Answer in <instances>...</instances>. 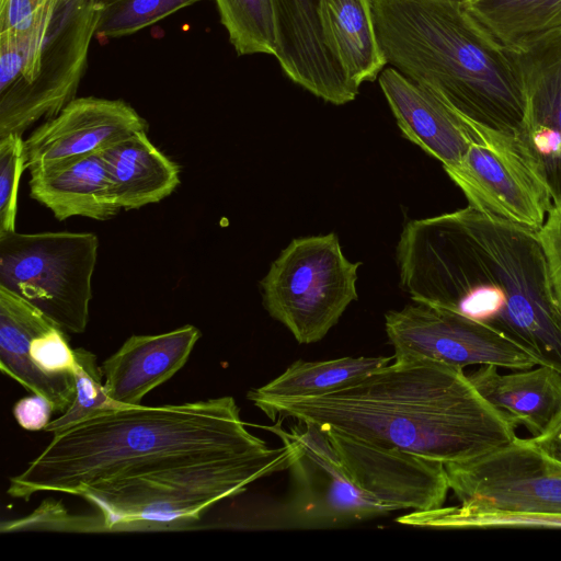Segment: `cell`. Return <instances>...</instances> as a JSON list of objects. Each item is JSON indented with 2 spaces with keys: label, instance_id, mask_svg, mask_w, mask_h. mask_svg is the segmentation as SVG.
Listing matches in <instances>:
<instances>
[{
  "label": "cell",
  "instance_id": "cell-1",
  "mask_svg": "<svg viewBox=\"0 0 561 561\" xmlns=\"http://www.w3.org/2000/svg\"><path fill=\"white\" fill-rule=\"evenodd\" d=\"M255 407L272 420L314 423L444 466L468 462L516 437L463 369L430 359H393L342 390Z\"/></svg>",
  "mask_w": 561,
  "mask_h": 561
},
{
  "label": "cell",
  "instance_id": "cell-2",
  "mask_svg": "<svg viewBox=\"0 0 561 561\" xmlns=\"http://www.w3.org/2000/svg\"><path fill=\"white\" fill-rule=\"evenodd\" d=\"M230 396L157 407H122L53 435L7 493L28 501L41 492L80 496L88 488L199 460L262 453Z\"/></svg>",
  "mask_w": 561,
  "mask_h": 561
},
{
  "label": "cell",
  "instance_id": "cell-3",
  "mask_svg": "<svg viewBox=\"0 0 561 561\" xmlns=\"http://www.w3.org/2000/svg\"><path fill=\"white\" fill-rule=\"evenodd\" d=\"M387 64L461 117L518 135L526 98L507 51L459 0H373Z\"/></svg>",
  "mask_w": 561,
  "mask_h": 561
},
{
  "label": "cell",
  "instance_id": "cell-4",
  "mask_svg": "<svg viewBox=\"0 0 561 561\" xmlns=\"http://www.w3.org/2000/svg\"><path fill=\"white\" fill-rule=\"evenodd\" d=\"M295 451L288 517L300 527H332L397 511L444 505L445 466L350 437L314 423L265 427Z\"/></svg>",
  "mask_w": 561,
  "mask_h": 561
},
{
  "label": "cell",
  "instance_id": "cell-5",
  "mask_svg": "<svg viewBox=\"0 0 561 561\" xmlns=\"http://www.w3.org/2000/svg\"><path fill=\"white\" fill-rule=\"evenodd\" d=\"M282 443L262 453L199 460L94 485L80 497L99 511L105 531L186 529L214 504L289 469L295 451Z\"/></svg>",
  "mask_w": 561,
  "mask_h": 561
},
{
  "label": "cell",
  "instance_id": "cell-6",
  "mask_svg": "<svg viewBox=\"0 0 561 561\" xmlns=\"http://www.w3.org/2000/svg\"><path fill=\"white\" fill-rule=\"evenodd\" d=\"M456 213L506 296L505 309L492 324L527 348L538 365L561 375V308L537 231L470 206Z\"/></svg>",
  "mask_w": 561,
  "mask_h": 561
},
{
  "label": "cell",
  "instance_id": "cell-7",
  "mask_svg": "<svg viewBox=\"0 0 561 561\" xmlns=\"http://www.w3.org/2000/svg\"><path fill=\"white\" fill-rule=\"evenodd\" d=\"M99 240L91 232L0 234V285L39 309L65 332L89 322Z\"/></svg>",
  "mask_w": 561,
  "mask_h": 561
},
{
  "label": "cell",
  "instance_id": "cell-8",
  "mask_svg": "<svg viewBox=\"0 0 561 561\" xmlns=\"http://www.w3.org/2000/svg\"><path fill=\"white\" fill-rule=\"evenodd\" d=\"M360 264L346 259L334 232L294 239L260 282L263 305L298 343L319 342L357 300Z\"/></svg>",
  "mask_w": 561,
  "mask_h": 561
},
{
  "label": "cell",
  "instance_id": "cell-9",
  "mask_svg": "<svg viewBox=\"0 0 561 561\" xmlns=\"http://www.w3.org/2000/svg\"><path fill=\"white\" fill-rule=\"evenodd\" d=\"M466 121L473 139L461 160L444 170L473 209L538 231L554 207L552 195L517 135Z\"/></svg>",
  "mask_w": 561,
  "mask_h": 561
},
{
  "label": "cell",
  "instance_id": "cell-10",
  "mask_svg": "<svg viewBox=\"0 0 561 561\" xmlns=\"http://www.w3.org/2000/svg\"><path fill=\"white\" fill-rule=\"evenodd\" d=\"M101 4L102 0H57L36 77L0 91V138L22 136L35 122L56 116L76 99Z\"/></svg>",
  "mask_w": 561,
  "mask_h": 561
},
{
  "label": "cell",
  "instance_id": "cell-11",
  "mask_svg": "<svg viewBox=\"0 0 561 561\" xmlns=\"http://www.w3.org/2000/svg\"><path fill=\"white\" fill-rule=\"evenodd\" d=\"M393 359H430L463 369L495 365L528 369L537 358L495 325L457 312L414 302L385 316Z\"/></svg>",
  "mask_w": 561,
  "mask_h": 561
},
{
  "label": "cell",
  "instance_id": "cell-12",
  "mask_svg": "<svg viewBox=\"0 0 561 561\" xmlns=\"http://www.w3.org/2000/svg\"><path fill=\"white\" fill-rule=\"evenodd\" d=\"M445 469L460 505L561 513V462L529 438L516 436L501 448Z\"/></svg>",
  "mask_w": 561,
  "mask_h": 561
},
{
  "label": "cell",
  "instance_id": "cell-13",
  "mask_svg": "<svg viewBox=\"0 0 561 561\" xmlns=\"http://www.w3.org/2000/svg\"><path fill=\"white\" fill-rule=\"evenodd\" d=\"M147 128L122 100L76 98L24 139L26 168L33 171L99 153Z\"/></svg>",
  "mask_w": 561,
  "mask_h": 561
},
{
  "label": "cell",
  "instance_id": "cell-14",
  "mask_svg": "<svg viewBox=\"0 0 561 561\" xmlns=\"http://www.w3.org/2000/svg\"><path fill=\"white\" fill-rule=\"evenodd\" d=\"M277 48L286 76L314 96L334 105L353 100V89L329 54L321 35L319 0H273Z\"/></svg>",
  "mask_w": 561,
  "mask_h": 561
},
{
  "label": "cell",
  "instance_id": "cell-15",
  "mask_svg": "<svg viewBox=\"0 0 561 561\" xmlns=\"http://www.w3.org/2000/svg\"><path fill=\"white\" fill-rule=\"evenodd\" d=\"M378 82L403 137L443 167L461 160L473 139L463 117L392 67L381 71Z\"/></svg>",
  "mask_w": 561,
  "mask_h": 561
},
{
  "label": "cell",
  "instance_id": "cell-16",
  "mask_svg": "<svg viewBox=\"0 0 561 561\" xmlns=\"http://www.w3.org/2000/svg\"><path fill=\"white\" fill-rule=\"evenodd\" d=\"M199 337L201 331L191 324L129 336L100 366L107 397L121 407L140 405L146 394L186 364Z\"/></svg>",
  "mask_w": 561,
  "mask_h": 561
},
{
  "label": "cell",
  "instance_id": "cell-17",
  "mask_svg": "<svg viewBox=\"0 0 561 561\" xmlns=\"http://www.w3.org/2000/svg\"><path fill=\"white\" fill-rule=\"evenodd\" d=\"M55 325L34 305L0 285V368L32 394L48 400L54 412L64 413L76 396L75 374H47L30 359L32 340Z\"/></svg>",
  "mask_w": 561,
  "mask_h": 561
},
{
  "label": "cell",
  "instance_id": "cell-18",
  "mask_svg": "<svg viewBox=\"0 0 561 561\" xmlns=\"http://www.w3.org/2000/svg\"><path fill=\"white\" fill-rule=\"evenodd\" d=\"M502 374L495 365H481L466 374L479 394L514 427L542 433L561 413V375L548 366Z\"/></svg>",
  "mask_w": 561,
  "mask_h": 561
},
{
  "label": "cell",
  "instance_id": "cell-19",
  "mask_svg": "<svg viewBox=\"0 0 561 561\" xmlns=\"http://www.w3.org/2000/svg\"><path fill=\"white\" fill-rule=\"evenodd\" d=\"M30 172V196L58 220L80 216L104 221L121 209L101 152Z\"/></svg>",
  "mask_w": 561,
  "mask_h": 561
},
{
  "label": "cell",
  "instance_id": "cell-20",
  "mask_svg": "<svg viewBox=\"0 0 561 561\" xmlns=\"http://www.w3.org/2000/svg\"><path fill=\"white\" fill-rule=\"evenodd\" d=\"M319 23L323 43L355 90L378 79L387 65L380 48L373 0H319Z\"/></svg>",
  "mask_w": 561,
  "mask_h": 561
},
{
  "label": "cell",
  "instance_id": "cell-21",
  "mask_svg": "<svg viewBox=\"0 0 561 561\" xmlns=\"http://www.w3.org/2000/svg\"><path fill=\"white\" fill-rule=\"evenodd\" d=\"M116 204L125 210L156 204L180 184V168L147 136L131 134L101 151Z\"/></svg>",
  "mask_w": 561,
  "mask_h": 561
},
{
  "label": "cell",
  "instance_id": "cell-22",
  "mask_svg": "<svg viewBox=\"0 0 561 561\" xmlns=\"http://www.w3.org/2000/svg\"><path fill=\"white\" fill-rule=\"evenodd\" d=\"M507 51L524 85L525 119L561 142V28Z\"/></svg>",
  "mask_w": 561,
  "mask_h": 561
},
{
  "label": "cell",
  "instance_id": "cell-23",
  "mask_svg": "<svg viewBox=\"0 0 561 561\" xmlns=\"http://www.w3.org/2000/svg\"><path fill=\"white\" fill-rule=\"evenodd\" d=\"M393 356L341 357L328 360H297L266 385L248 392L259 402L276 399L313 398L347 388L391 363Z\"/></svg>",
  "mask_w": 561,
  "mask_h": 561
},
{
  "label": "cell",
  "instance_id": "cell-24",
  "mask_svg": "<svg viewBox=\"0 0 561 561\" xmlns=\"http://www.w3.org/2000/svg\"><path fill=\"white\" fill-rule=\"evenodd\" d=\"M504 48L515 50L561 28V0H461Z\"/></svg>",
  "mask_w": 561,
  "mask_h": 561
},
{
  "label": "cell",
  "instance_id": "cell-25",
  "mask_svg": "<svg viewBox=\"0 0 561 561\" xmlns=\"http://www.w3.org/2000/svg\"><path fill=\"white\" fill-rule=\"evenodd\" d=\"M398 523L436 529L533 528L561 529V513L525 512L465 505L410 512Z\"/></svg>",
  "mask_w": 561,
  "mask_h": 561
},
{
  "label": "cell",
  "instance_id": "cell-26",
  "mask_svg": "<svg viewBox=\"0 0 561 561\" xmlns=\"http://www.w3.org/2000/svg\"><path fill=\"white\" fill-rule=\"evenodd\" d=\"M56 2L0 0V38L11 42L23 60L20 77L8 88L30 83L36 77L42 46Z\"/></svg>",
  "mask_w": 561,
  "mask_h": 561
},
{
  "label": "cell",
  "instance_id": "cell-27",
  "mask_svg": "<svg viewBox=\"0 0 561 561\" xmlns=\"http://www.w3.org/2000/svg\"><path fill=\"white\" fill-rule=\"evenodd\" d=\"M221 24L238 55L275 56L277 28L273 0H215Z\"/></svg>",
  "mask_w": 561,
  "mask_h": 561
},
{
  "label": "cell",
  "instance_id": "cell-28",
  "mask_svg": "<svg viewBox=\"0 0 561 561\" xmlns=\"http://www.w3.org/2000/svg\"><path fill=\"white\" fill-rule=\"evenodd\" d=\"M76 396L70 407L50 421L44 432L57 434L102 412L122 408L112 401L102 382V370L96 356L82 347L75 348Z\"/></svg>",
  "mask_w": 561,
  "mask_h": 561
},
{
  "label": "cell",
  "instance_id": "cell-29",
  "mask_svg": "<svg viewBox=\"0 0 561 561\" xmlns=\"http://www.w3.org/2000/svg\"><path fill=\"white\" fill-rule=\"evenodd\" d=\"M203 0H102L95 35L118 38L133 35Z\"/></svg>",
  "mask_w": 561,
  "mask_h": 561
},
{
  "label": "cell",
  "instance_id": "cell-30",
  "mask_svg": "<svg viewBox=\"0 0 561 561\" xmlns=\"http://www.w3.org/2000/svg\"><path fill=\"white\" fill-rule=\"evenodd\" d=\"M25 169L22 136L9 134L0 138V234L15 231L19 185Z\"/></svg>",
  "mask_w": 561,
  "mask_h": 561
},
{
  "label": "cell",
  "instance_id": "cell-31",
  "mask_svg": "<svg viewBox=\"0 0 561 561\" xmlns=\"http://www.w3.org/2000/svg\"><path fill=\"white\" fill-rule=\"evenodd\" d=\"M30 359L47 374H73L75 350L70 347L65 331L57 325L32 340Z\"/></svg>",
  "mask_w": 561,
  "mask_h": 561
},
{
  "label": "cell",
  "instance_id": "cell-32",
  "mask_svg": "<svg viewBox=\"0 0 561 561\" xmlns=\"http://www.w3.org/2000/svg\"><path fill=\"white\" fill-rule=\"evenodd\" d=\"M548 267L552 289L561 308V207H553L537 231Z\"/></svg>",
  "mask_w": 561,
  "mask_h": 561
},
{
  "label": "cell",
  "instance_id": "cell-33",
  "mask_svg": "<svg viewBox=\"0 0 561 561\" xmlns=\"http://www.w3.org/2000/svg\"><path fill=\"white\" fill-rule=\"evenodd\" d=\"M53 412L48 400L38 394L22 398L13 407V416L18 424L32 432L44 430L50 422Z\"/></svg>",
  "mask_w": 561,
  "mask_h": 561
},
{
  "label": "cell",
  "instance_id": "cell-34",
  "mask_svg": "<svg viewBox=\"0 0 561 561\" xmlns=\"http://www.w3.org/2000/svg\"><path fill=\"white\" fill-rule=\"evenodd\" d=\"M529 440L547 456L561 462V413L542 433Z\"/></svg>",
  "mask_w": 561,
  "mask_h": 561
},
{
  "label": "cell",
  "instance_id": "cell-35",
  "mask_svg": "<svg viewBox=\"0 0 561 561\" xmlns=\"http://www.w3.org/2000/svg\"><path fill=\"white\" fill-rule=\"evenodd\" d=\"M459 1H461V0H459Z\"/></svg>",
  "mask_w": 561,
  "mask_h": 561
}]
</instances>
